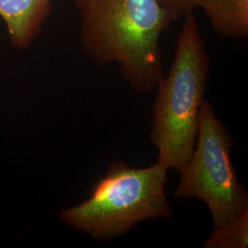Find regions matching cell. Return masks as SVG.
Returning a JSON list of instances; mask_svg holds the SVG:
<instances>
[{
    "mask_svg": "<svg viewBox=\"0 0 248 248\" xmlns=\"http://www.w3.org/2000/svg\"><path fill=\"white\" fill-rule=\"evenodd\" d=\"M79 39L98 64L117 63L133 91L149 93L164 77L159 41L170 20L159 0H73Z\"/></svg>",
    "mask_w": 248,
    "mask_h": 248,
    "instance_id": "1",
    "label": "cell"
},
{
    "mask_svg": "<svg viewBox=\"0 0 248 248\" xmlns=\"http://www.w3.org/2000/svg\"><path fill=\"white\" fill-rule=\"evenodd\" d=\"M197 137L174 195L203 201L217 228L248 209V194L231 162L232 136L206 99L200 108Z\"/></svg>",
    "mask_w": 248,
    "mask_h": 248,
    "instance_id": "4",
    "label": "cell"
},
{
    "mask_svg": "<svg viewBox=\"0 0 248 248\" xmlns=\"http://www.w3.org/2000/svg\"><path fill=\"white\" fill-rule=\"evenodd\" d=\"M248 244V209L238 217L214 228L204 244L207 248H245Z\"/></svg>",
    "mask_w": 248,
    "mask_h": 248,
    "instance_id": "7",
    "label": "cell"
},
{
    "mask_svg": "<svg viewBox=\"0 0 248 248\" xmlns=\"http://www.w3.org/2000/svg\"><path fill=\"white\" fill-rule=\"evenodd\" d=\"M162 7L167 11L170 20L176 21L183 18L189 12L197 9V0H159Z\"/></svg>",
    "mask_w": 248,
    "mask_h": 248,
    "instance_id": "8",
    "label": "cell"
},
{
    "mask_svg": "<svg viewBox=\"0 0 248 248\" xmlns=\"http://www.w3.org/2000/svg\"><path fill=\"white\" fill-rule=\"evenodd\" d=\"M53 0H0V18L9 32L10 43L26 50L43 30L52 14Z\"/></svg>",
    "mask_w": 248,
    "mask_h": 248,
    "instance_id": "5",
    "label": "cell"
},
{
    "mask_svg": "<svg viewBox=\"0 0 248 248\" xmlns=\"http://www.w3.org/2000/svg\"><path fill=\"white\" fill-rule=\"evenodd\" d=\"M218 35L229 39L248 37V0H197Z\"/></svg>",
    "mask_w": 248,
    "mask_h": 248,
    "instance_id": "6",
    "label": "cell"
},
{
    "mask_svg": "<svg viewBox=\"0 0 248 248\" xmlns=\"http://www.w3.org/2000/svg\"><path fill=\"white\" fill-rule=\"evenodd\" d=\"M169 169L157 161L136 169L114 161L84 202L63 210L60 217L75 229L98 240L114 239L139 222L169 218L165 185Z\"/></svg>",
    "mask_w": 248,
    "mask_h": 248,
    "instance_id": "3",
    "label": "cell"
},
{
    "mask_svg": "<svg viewBox=\"0 0 248 248\" xmlns=\"http://www.w3.org/2000/svg\"><path fill=\"white\" fill-rule=\"evenodd\" d=\"M183 18L174 60L156 86L150 135L159 152L157 162L178 172L195 148L200 108L210 71V55L194 12Z\"/></svg>",
    "mask_w": 248,
    "mask_h": 248,
    "instance_id": "2",
    "label": "cell"
}]
</instances>
